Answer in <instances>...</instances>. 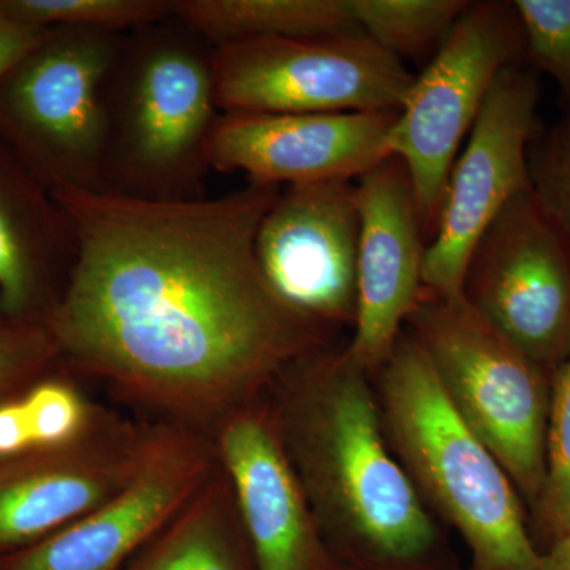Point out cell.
<instances>
[{
  "instance_id": "obj_29",
  "label": "cell",
  "mask_w": 570,
  "mask_h": 570,
  "mask_svg": "<svg viewBox=\"0 0 570 570\" xmlns=\"http://www.w3.org/2000/svg\"><path fill=\"white\" fill-rule=\"evenodd\" d=\"M538 570H570V538L558 540L542 550Z\"/></svg>"
},
{
  "instance_id": "obj_9",
  "label": "cell",
  "mask_w": 570,
  "mask_h": 570,
  "mask_svg": "<svg viewBox=\"0 0 570 570\" xmlns=\"http://www.w3.org/2000/svg\"><path fill=\"white\" fill-rule=\"evenodd\" d=\"M461 296L553 377L570 354V236L532 187L480 236Z\"/></svg>"
},
{
  "instance_id": "obj_24",
  "label": "cell",
  "mask_w": 570,
  "mask_h": 570,
  "mask_svg": "<svg viewBox=\"0 0 570 570\" xmlns=\"http://www.w3.org/2000/svg\"><path fill=\"white\" fill-rule=\"evenodd\" d=\"M512 6L524 51L570 97V0H515Z\"/></svg>"
},
{
  "instance_id": "obj_13",
  "label": "cell",
  "mask_w": 570,
  "mask_h": 570,
  "mask_svg": "<svg viewBox=\"0 0 570 570\" xmlns=\"http://www.w3.org/2000/svg\"><path fill=\"white\" fill-rule=\"evenodd\" d=\"M355 186L358 306L346 351L356 366L374 377L422 298L428 239L403 160L385 157Z\"/></svg>"
},
{
  "instance_id": "obj_2",
  "label": "cell",
  "mask_w": 570,
  "mask_h": 570,
  "mask_svg": "<svg viewBox=\"0 0 570 570\" xmlns=\"http://www.w3.org/2000/svg\"><path fill=\"white\" fill-rule=\"evenodd\" d=\"M277 433L343 570H459L390 448L373 377L346 346L299 356L266 393Z\"/></svg>"
},
{
  "instance_id": "obj_12",
  "label": "cell",
  "mask_w": 570,
  "mask_h": 570,
  "mask_svg": "<svg viewBox=\"0 0 570 570\" xmlns=\"http://www.w3.org/2000/svg\"><path fill=\"white\" fill-rule=\"evenodd\" d=\"M358 236L355 181L298 184L265 214L255 254L285 305L337 332L355 325Z\"/></svg>"
},
{
  "instance_id": "obj_28",
  "label": "cell",
  "mask_w": 570,
  "mask_h": 570,
  "mask_svg": "<svg viewBox=\"0 0 570 570\" xmlns=\"http://www.w3.org/2000/svg\"><path fill=\"white\" fill-rule=\"evenodd\" d=\"M32 452L31 433L21 396L0 401V461Z\"/></svg>"
},
{
  "instance_id": "obj_5",
  "label": "cell",
  "mask_w": 570,
  "mask_h": 570,
  "mask_svg": "<svg viewBox=\"0 0 570 570\" xmlns=\"http://www.w3.org/2000/svg\"><path fill=\"white\" fill-rule=\"evenodd\" d=\"M406 325L450 404L497 456L523 504L534 509L546 480L550 374L463 296L444 299L423 292Z\"/></svg>"
},
{
  "instance_id": "obj_18",
  "label": "cell",
  "mask_w": 570,
  "mask_h": 570,
  "mask_svg": "<svg viewBox=\"0 0 570 570\" xmlns=\"http://www.w3.org/2000/svg\"><path fill=\"white\" fill-rule=\"evenodd\" d=\"M127 570H255L234 491L219 463Z\"/></svg>"
},
{
  "instance_id": "obj_1",
  "label": "cell",
  "mask_w": 570,
  "mask_h": 570,
  "mask_svg": "<svg viewBox=\"0 0 570 570\" xmlns=\"http://www.w3.org/2000/svg\"><path fill=\"white\" fill-rule=\"evenodd\" d=\"M283 187L148 200L52 187L73 262L47 318L78 370L129 401L212 434L336 332L268 284L255 238Z\"/></svg>"
},
{
  "instance_id": "obj_8",
  "label": "cell",
  "mask_w": 570,
  "mask_h": 570,
  "mask_svg": "<svg viewBox=\"0 0 570 570\" xmlns=\"http://www.w3.org/2000/svg\"><path fill=\"white\" fill-rule=\"evenodd\" d=\"M220 112L318 115L400 110L414 81L404 62L352 31L214 48Z\"/></svg>"
},
{
  "instance_id": "obj_15",
  "label": "cell",
  "mask_w": 570,
  "mask_h": 570,
  "mask_svg": "<svg viewBox=\"0 0 570 570\" xmlns=\"http://www.w3.org/2000/svg\"><path fill=\"white\" fill-rule=\"evenodd\" d=\"M242 517L255 570H343L326 546L266 395L209 434Z\"/></svg>"
},
{
  "instance_id": "obj_17",
  "label": "cell",
  "mask_w": 570,
  "mask_h": 570,
  "mask_svg": "<svg viewBox=\"0 0 570 570\" xmlns=\"http://www.w3.org/2000/svg\"><path fill=\"white\" fill-rule=\"evenodd\" d=\"M40 184L0 151V309L13 321H31L55 261L73 262L69 223Z\"/></svg>"
},
{
  "instance_id": "obj_4",
  "label": "cell",
  "mask_w": 570,
  "mask_h": 570,
  "mask_svg": "<svg viewBox=\"0 0 570 570\" xmlns=\"http://www.w3.org/2000/svg\"><path fill=\"white\" fill-rule=\"evenodd\" d=\"M214 47L171 17L127 36L108 91L107 190L148 200L205 197L220 110Z\"/></svg>"
},
{
  "instance_id": "obj_19",
  "label": "cell",
  "mask_w": 570,
  "mask_h": 570,
  "mask_svg": "<svg viewBox=\"0 0 570 570\" xmlns=\"http://www.w3.org/2000/svg\"><path fill=\"white\" fill-rule=\"evenodd\" d=\"M174 17L214 48L360 31L348 0H174Z\"/></svg>"
},
{
  "instance_id": "obj_23",
  "label": "cell",
  "mask_w": 570,
  "mask_h": 570,
  "mask_svg": "<svg viewBox=\"0 0 570 570\" xmlns=\"http://www.w3.org/2000/svg\"><path fill=\"white\" fill-rule=\"evenodd\" d=\"M32 450L63 448L91 433L104 412L66 379H40L21 396Z\"/></svg>"
},
{
  "instance_id": "obj_16",
  "label": "cell",
  "mask_w": 570,
  "mask_h": 570,
  "mask_svg": "<svg viewBox=\"0 0 570 570\" xmlns=\"http://www.w3.org/2000/svg\"><path fill=\"white\" fill-rule=\"evenodd\" d=\"M148 426L104 414L63 448L0 461V553L28 549L88 515L140 464Z\"/></svg>"
},
{
  "instance_id": "obj_25",
  "label": "cell",
  "mask_w": 570,
  "mask_h": 570,
  "mask_svg": "<svg viewBox=\"0 0 570 570\" xmlns=\"http://www.w3.org/2000/svg\"><path fill=\"white\" fill-rule=\"evenodd\" d=\"M61 356L45 321L0 325V401L14 396Z\"/></svg>"
},
{
  "instance_id": "obj_22",
  "label": "cell",
  "mask_w": 570,
  "mask_h": 570,
  "mask_svg": "<svg viewBox=\"0 0 570 570\" xmlns=\"http://www.w3.org/2000/svg\"><path fill=\"white\" fill-rule=\"evenodd\" d=\"M532 517L546 549L570 538V354L551 377L546 480Z\"/></svg>"
},
{
  "instance_id": "obj_21",
  "label": "cell",
  "mask_w": 570,
  "mask_h": 570,
  "mask_svg": "<svg viewBox=\"0 0 570 570\" xmlns=\"http://www.w3.org/2000/svg\"><path fill=\"white\" fill-rule=\"evenodd\" d=\"M14 20L41 29L132 33L174 17V0H0Z\"/></svg>"
},
{
  "instance_id": "obj_30",
  "label": "cell",
  "mask_w": 570,
  "mask_h": 570,
  "mask_svg": "<svg viewBox=\"0 0 570 570\" xmlns=\"http://www.w3.org/2000/svg\"><path fill=\"white\" fill-rule=\"evenodd\" d=\"M0 570H2V568H0Z\"/></svg>"
},
{
  "instance_id": "obj_27",
  "label": "cell",
  "mask_w": 570,
  "mask_h": 570,
  "mask_svg": "<svg viewBox=\"0 0 570 570\" xmlns=\"http://www.w3.org/2000/svg\"><path fill=\"white\" fill-rule=\"evenodd\" d=\"M47 29L14 20L0 9V82L40 43Z\"/></svg>"
},
{
  "instance_id": "obj_3",
  "label": "cell",
  "mask_w": 570,
  "mask_h": 570,
  "mask_svg": "<svg viewBox=\"0 0 570 570\" xmlns=\"http://www.w3.org/2000/svg\"><path fill=\"white\" fill-rule=\"evenodd\" d=\"M373 381L390 448L428 509L463 539L468 570H538L542 553L519 491L411 333L403 330Z\"/></svg>"
},
{
  "instance_id": "obj_6",
  "label": "cell",
  "mask_w": 570,
  "mask_h": 570,
  "mask_svg": "<svg viewBox=\"0 0 570 570\" xmlns=\"http://www.w3.org/2000/svg\"><path fill=\"white\" fill-rule=\"evenodd\" d=\"M126 39L96 29H47L0 82V129L48 189L107 190L108 91Z\"/></svg>"
},
{
  "instance_id": "obj_11",
  "label": "cell",
  "mask_w": 570,
  "mask_h": 570,
  "mask_svg": "<svg viewBox=\"0 0 570 570\" xmlns=\"http://www.w3.org/2000/svg\"><path fill=\"white\" fill-rule=\"evenodd\" d=\"M208 434L179 423L148 426L132 478L99 508L50 538L14 551L2 570H119L145 549L216 468Z\"/></svg>"
},
{
  "instance_id": "obj_10",
  "label": "cell",
  "mask_w": 570,
  "mask_h": 570,
  "mask_svg": "<svg viewBox=\"0 0 570 570\" xmlns=\"http://www.w3.org/2000/svg\"><path fill=\"white\" fill-rule=\"evenodd\" d=\"M538 100V80L519 66L502 70L491 86L466 146L453 164L436 234L428 243L425 294L459 298L480 236L515 195L530 189L528 145Z\"/></svg>"
},
{
  "instance_id": "obj_7",
  "label": "cell",
  "mask_w": 570,
  "mask_h": 570,
  "mask_svg": "<svg viewBox=\"0 0 570 570\" xmlns=\"http://www.w3.org/2000/svg\"><path fill=\"white\" fill-rule=\"evenodd\" d=\"M523 52V31L512 3L469 2L444 45L414 77L385 149L407 168L428 243L436 234L464 138L498 75L519 66Z\"/></svg>"
},
{
  "instance_id": "obj_26",
  "label": "cell",
  "mask_w": 570,
  "mask_h": 570,
  "mask_svg": "<svg viewBox=\"0 0 570 570\" xmlns=\"http://www.w3.org/2000/svg\"><path fill=\"white\" fill-rule=\"evenodd\" d=\"M531 187L570 236V116L554 127L530 164Z\"/></svg>"
},
{
  "instance_id": "obj_14",
  "label": "cell",
  "mask_w": 570,
  "mask_h": 570,
  "mask_svg": "<svg viewBox=\"0 0 570 570\" xmlns=\"http://www.w3.org/2000/svg\"><path fill=\"white\" fill-rule=\"evenodd\" d=\"M397 112H220L206 159L213 170L242 171L262 186L356 181L389 157L385 140Z\"/></svg>"
},
{
  "instance_id": "obj_20",
  "label": "cell",
  "mask_w": 570,
  "mask_h": 570,
  "mask_svg": "<svg viewBox=\"0 0 570 570\" xmlns=\"http://www.w3.org/2000/svg\"><path fill=\"white\" fill-rule=\"evenodd\" d=\"M356 28L401 62L431 61L468 0H348Z\"/></svg>"
}]
</instances>
